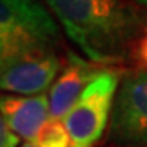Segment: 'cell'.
<instances>
[{
  "label": "cell",
  "mask_w": 147,
  "mask_h": 147,
  "mask_svg": "<svg viewBox=\"0 0 147 147\" xmlns=\"http://www.w3.org/2000/svg\"><path fill=\"white\" fill-rule=\"evenodd\" d=\"M59 25L90 62H119L144 30L136 8L124 0H44Z\"/></svg>",
  "instance_id": "obj_1"
},
{
  "label": "cell",
  "mask_w": 147,
  "mask_h": 147,
  "mask_svg": "<svg viewBox=\"0 0 147 147\" xmlns=\"http://www.w3.org/2000/svg\"><path fill=\"white\" fill-rule=\"evenodd\" d=\"M119 75L113 70H100L95 75L69 115L64 118L72 147H93L110 124L111 110L119 87Z\"/></svg>",
  "instance_id": "obj_2"
},
{
  "label": "cell",
  "mask_w": 147,
  "mask_h": 147,
  "mask_svg": "<svg viewBox=\"0 0 147 147\" xmlns=\"http://www.w3.org/2000/svg\"><path fill=\"white\" fill-rule=\"evenodd\" d=\"M116 147H147V72L126 74L119 82L108 124Z\"/></svg>",
  "instance_id": "obj_3"
},
{
  "label": "cell",
  "mask_w": 147,
  "mask_h": 147,
  "mask_svg": "<svg viewBox=\"0 0 147 147\" xmlns=\"http://www.w3.org/2000/svg\"><path fill=\"white\" fill-rule=\"evenodd\" d=\"M59 69L61 61L54 49L26 57L0 75V92L23 96L44 95L56 82Z\"/></svg>",
  "instance_id": "obj_4"
},
{
  "label": "cell",
  "mask_w": 147,
  "mask_h": 147,
  "mask_svg": "<svg viewBox=\"0 0 147 147\" xmlns=\"http://www.w3.org/2000/svg\"><path fill=\"white\" fill-rule=\"evenodd\" d=\"M18 33H34L59 41L56 20L36 0H0V38Z\"/></svg>",
  "instance_id": "obj_5"
},
{
  "label": "cell",
  "mask_w": 147,
  "mask_h": 147,
  "mask_svg": "<svg viewBox=\"0 0 147 147\" xmlns=\"http://www.w3.org/2000/svg\"><path fill=\"white\" fill-rule=\"evenodd\" d=\"M96 64L87 62L75 54H69V62L62 74L47 92L49 96V116L53 119H64L80 98L85 87L100 72Z\"/></svg>",
  "instance_id": "obj_6"
},
{
  "label": "cell",
  "mask_w": 147,
  "mask_h": 147,
  "mask_svg": "<svg viewBox=\"0 0 147 147\" xmlns=\"http://www.w3.org/2000/svg\"><path fill=\"white\" fill-rule=\"evenodd\" d=\"M0 116L7 126L25 142H33L44 126L49 116V96H23V95H2Z\"/></svg>",
  "instance_id": "obj_7"
},
{
  "label": "cell",
  "mask_w": 147,
  "mask_h": 147,
  "mask_svg": "<svg viewBox=\"0 0 147 147\" xmlns=\"http://www.w3.org/2000/svg\"><path fill=\"white\" fill-rule=\"evenodd\" d=\"M57 39L34 33H18L0 38V75L20 61L36 54L53 51Z\"/></svg>",
  "instance_id": "obj_8"
},
{
  "label": "cell",
  "mask_w": 147,
  "mask_h": 147,
  "mask_svg": "<svg viewBox=\"0 0 147 147\" xmlns=\"http://www.w3.org/2000/svg\"><path fill=\"white\" fill-rule=\"evenodd\" d=\"M34 144L38 147H72V139L62 119H49L39 129Z\"/></svg>",
  "instance_id": "obj_9"
},
{
  "label": "cell",
  "mask_w": 147,
  "mask_h": 147,
  "mask_svg": "<svg viewBox=\"0 0 147 147\" xmlns=\"http://www.w3.org/2000/svg\"><path fill=\"white\" fill-rule=\"evenodd\" d=\"M132 56H134L136 64L139 65V70L147 72V33L137 39L136 46L132 49Z\"/></svg>",
  "instance_id": "obj_10"
},
{
  "label": "cell",
  "mask_w": 147,
  "mask_h": 147,
  "mask_svg": "<svg viewBox=\"0 0 147 147\" xmlns=\"http://www.w3.org/2000/svg\"><path fill=\"white\" fill-rule=\"evenodd\" d=\"M20 137L7 126L3 118L0 116V147H18Z\"/></svg>",
  "instance_id": "obj_11"
},
{
  "label": "cell",
  "mask_w": 147,
  "mask_h": 147,
  "mask_svg": "<svg viewBox=\"0 0 147 147\" xmlns=\"http://www.w3.org/2000/svg\"><path fill=\"white\" fill-rule=\"evenodd\" d=\"M134 3H136L141 10H144L147 13V0H134Z\"/></svg>",
  "instance_id": "obj_12"
},
{
  "label": "cell",
  "mask_w": 147,
  "mask_h": 147,
  "mask_svg": "<svg viewBox=\"0 0 147 147\" xmlns=\"http://www.w3.org/2000/svg\"><path fill=\"white\" fill-rule=\"evenodd\" d=\"M20 147H38V146L34 144V142H25V144H23V146H20Z\"/></svg>",
  "instance_id": "obj_13"
}]
</instances>
